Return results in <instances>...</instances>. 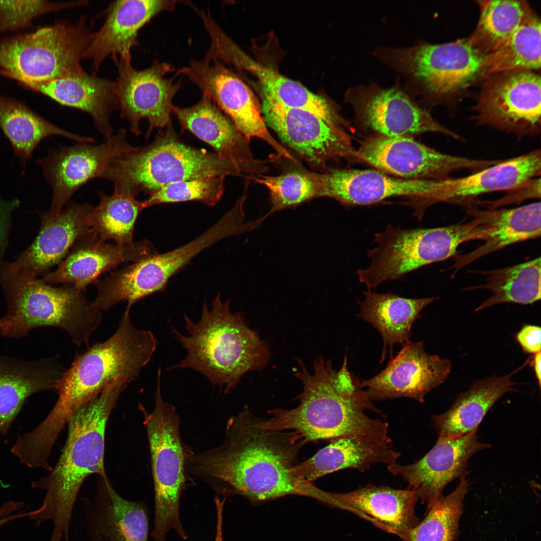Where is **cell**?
<instances>
[{"mask_svg": "<svg viewBox=\"0 0 541 541\" xmlns=\"http://www.w3.org/2000/svg\"><path fill=\"white\" fill-rule=\"evenodd\" d=\"M256 421L247 408L229 418L223 442L193 452L186 462L187 474L222 492L232 491L254 500L294 493L316 495L318 489L292 471L305 441L295 431L262 429Z\"/></svg>", "mask_w": 541, "mask_h": 541, "instance_id": "cell-1", "label": "cell"}, {"mask_svg": "<svg viewBox=\"0 0 541 541\" xmlns=\"http://www.w3.org/2000/svg\"><path fill=\"white\" fill-rule=\"evenodd\" d=\"M297 361L300 369L295 370L294 374L303 385L298 396L299 405L292 409L269 410L272 417L257 420L258 427L273 431L292 430L306 442L358 437L391 444L388 423L366 414L365 410H369L383 415L368 397L361 381L348 370L346 355L338 371L333 369L330 360L326 361L322 356L315 361L313 374L301 360Z\"/></svg>", "mask_w": 541, "mask_h": 541, "instance_id": "cell-2", "label": "cell"}, {"mask_svg": "<svg viewBox=\"0 0 541 541\" xmlns=\"http://www.w3.org/2000/svg\"><path fill=\"white\" fill-rule=\"evenodd\" d=\"M117 380L80 407L68 424L67 439L61 455L48 475L32 482L33 489L46 491L41 506L28 518L36 526L53 525L49 541H70L75 503L83 484L91 475L108 479L105 469V435L107 421L127 386Z\"/></svg>", "mask_w": 541, "mask_h": 541, "instance_id": "cell-3", "label": "cell"}, {"mask_svg": "<svg viewBox=\"0 0 541 541\" xmlns=\"http://www.w3.org/2000/svg\"><path fill=\"white\" fill-rule=\"evenodd\" d=\"M126 309L115 332L107 340L77 353L57 381L56 403L38 425L41 434L55 441L72 415L97 397L109 384L121 380L134 381L149 362L158 341L149 331L137 329Z\"/></svg>", "mask_w": 541, "mask_h": 541, "instance_id": "cell-4", "label": "cell"}, {"mask_svg": "<svg viewBox=\"0 0 541 541\" xmlns=\"http://www.w3.org/2000/svg\"><path fill=\"white\" fill-rule=\"evenodd\" d=\"M230 300L223 302L218 293L209 308L206 302L197 322L184 315L188 336L171 327L187 355L170 367L197 371L213 386L228 393L243 375L263 368L270 358L268 345L246 323L242 313H232Z\"/></svg>", "mask_w": 541, "mask_h": 541, "instance_id": "cell-5", "label": "cell"}, {"mask_svg": "<svg viewBox=\"0 0 541 541\" xmlns=\"http://www.w3.org/2000/svg\"><path fill=\"white\" fill-rule=\"evenodd\" d=\"M0 285L8 308L0 318L2 336L18 339L35 328L54 327L65 330L77 346H89L102 314L87 300L85 290L24 277L12 271L4 260L0 262Z\"/></svg>", "mask_w": 541, "mask_h": 541, "instance_id": "cell-6", "label": "cell"}, {"mask_svg": "<svg viewBox=\"0 0 541 541\" xmlns=\"http://www.w3.org/2000/svg\"><path fill=\"white\" fill-rule=\"evenodd\" d=\"M163 129L150 144L133 146L110 163L102 178L112 182L115 191L136 196L179 181L219 176L246 178L234 163L183 143L171 122Z\"/></svg>", "mask_w": 541, "mask_h": 541, "instance_id": "cell-7", "label": "cell"}, {"mask_svg": "<svg viewBox=\"0 0 541 541\" xmlns=\"http://www.w3.org/2000/svg\"><path fill=\"white\" fill-rule=\"evenodd\" d=\"M463 223L433 228H405L388 224L374 235L376 245L368 251L370 265L358 270L359 281L367 290L401 280L424 266L454 256L466 241L482 240L486 229L476 217Z\"/></svg>", "mask_w": 541, "mask_h": 541, "instance_id": "cell-8", "label": "cell"}, {"mask_svg": "<svg viewBox=\"0 0 541 541\" xmlns=\"http://www.w3.org/2000/svg\"><path fill=\"white\" fill-rule=\"evenodd\" d=\"M372 53L397 72L404 89L422 102L437 101L469 86L482 74L486 56L468 38L440 44L420 41L404 47L381 46Z\"/></svg>", "mask_w": 541, "mask_h": 541, "instance_id": "cell-9", "label": "cell"}, {"mask_svg": "<svg viewBox=\"0 0 541 541\" xmlns=\"http://www.w3.org/2000/svg\"><path fill=\"white\" fill-rule=\"evenodd\" d=\"M91 33L84 17L0 40V75L27 88L85 72L81 61Z\"/></svg>", "mask_w": 541, "mask_h": 541, "instance_id": "cell-10", "label": "cell"}, {"mask_svg": "<svg viewBox=\"0 0 541 541\" xmlns=\"http://www.w3.org/2000/svg\"><path fill=\"white\" fill-rule=\"evenodd\" d=\"M161 379V370L158 369L153 410L148 412L139 405L147 431L154 488V525L151 536L153 541H165L167 532L174 529L186 539L179 505L186 480V462L193 451L182 441L176 408L163 399Z\"/></svg>", "mask_w": 541, "mask_h": 541, "instance_id": "cell-11", "label": "cell"}, {"mask_svg": "<svg viewBox=\"0 0 541 541\" xmlns=\"http://www.w3.org/2000/svg\"><path fill=\"white\" fill-rule=\"evenodd\" d=\"M243 204L237 200L217 222L190 242L163 253L157 252L98 280L96 304L106 311L126 301V308L130 309L137 301L163 290L171 277L204 249L223 239L249 231Z\"/></svg>", "mask_w": 541, "mask_h": 541, "instance_id": "cell-12", "label": "cell"}, {"mask_svg": "<svg viewBox=\"0 0 541 541\" xmlns=\"http://www.w3.org/2000/svg\"><path fill=\"white\" fill-rule=\"evenodd\" d=\"M345 100L353 109L356 124L369 135L413 137L434 132L462 140L409 94L398 77L389 87L370 81L349 88Z\"/></svg>", "mask_w": 541, "mask_h": 541, "instance_id": "cell-13", "label": "cell"}, {"mask_svg": "<svg viewBox=\"0 0 541 541\" xmlns=\"http://www.w3.org/2000/svg\"><path fill=\"white\" fill-rule=\"evenodd\" d=\"M396 177L440 180L456 171L477 172L498 162L438 151L411 137L369 135L355 149L352 158Z\"/></svg>", "mask_w": 541, "mask_h": 541, "instance_id": "cell-14", "label": "cell"}, {"mask_svg": "<svg viewBox=\"0 0 541 541\" xmlns=\"http://www.w3.org/2000/svg\"><path fill=\"white\" fill-rule=\"evenodd\" d=\"M484 85L473 121L520 138L540 133V77L534 71L495 74Z\"/></svg>", "mask_w": 541, "mask_h": 541, "instance_id": "cell-15", "label": "cell"}, {"mask_svg": "<svg viewBox=\"0 0 541 541\" xmlns=\"http://www.w3.org/2000/svg\"><path fill=\"white\" fill-rule=\"evenodd\" d=\"M112 57L118 68L115 86L120 116L127 120L136 136L142 133L140 121L146 119L148 139L154 129H163L171 122L173 99L181 86L180 81L176 80L179 75L176 72L174 77L166 78L175 69L165 62L156 60L150 67L138 70L131 64V55Z\"/></svg>", "mask_w": 541, "mask_h": 541, "instance_id": "cell-16", "label": "cell"}, {"mask_svg": "<svg viewBox=\"0 0 541 541\" xmlns=\"http://www.w3.org/2000/svg\"><path fill=\"white\" fill-rule=\"evenodd\" d=\"M209 96L247 140L260 139L269 145L280 157L295 161L293 156L270 134L261 106L248 86L224 64L217 61H192L177 71Z\"/></svg>", "mask_w": 541, "mask_h": 541, "instance_id": "cell-17", "label": "cell"}, {"mask_svg": "<svg viewBox=\"0 0 541 541\" xmlns=\"http://www.w3.org/2000/svg\"><path fill=\"white\" fill-rule=\"evenodd\" d=\"M261 111L266 125L312 166L323 168L330 161L352 158L355 149L349 126L332 125L307 111L264 98Z\"/></svg>", "mask_w": 541, "mask_h": 541, "instance_id": "cell-18", "label": "cell"}, {"mask_svg": "<svg viewBox=\"0 0 541 541\" xmlns=\"http://www.w3.org/2000/svg\"><path fill=\"white\" fill-rule=\"evenodd\" d=\"M133 147L126 129H121L99 145L79 143L50 150L37 162L52 188L49 211L59 215L80 187L92 179L102 178L112 161Z\"/></svg>", "mask_w": 541, "mask_h": 541, "instance_id": "cell-19", "label": "cell"}, {"mask_svg": "<svg viewBox=\"0 0 541 541\" xmlns=\"http://www.w3.org/2000/svg\"><path fill=\"white\" fill-rule=\"evenodd\" d=\"M320 197L333 198L347 207L369 206L387 198L406 197L414 215L423 217L429 206L433 180L408 179L375 169H337L314 172Z\"/></svg>", "mask_w": 541, "mask_h": 541, "instance_id": "cell-20", "label": "cell"}, {"mask_svg": "<svg viewBox=\"0 0 541 541\" xmlns=\"http://www.w3.org/2000/svg\"><path fill=\"white\" fill-rule=\"evenodd\" d=\"M451 368L448 359L427 353L422 342L409 341L383 371L361 381V386L371 401L407 397L422 403L445 381Z\"/></svg>", "mask_w": 541, "mask_h": 541, "instance_id": "cell-21", "label": "cell"}, {"mask_svg": "<svg viewBox=\"0 0 541 541\" xmlns=\"http://www.w3.org/2000/svg\"><path fill=\"white\" fill-rule=\"evenodd\" d=\"M476 432L456 438L439 437L433 448L417 461L408 465H388L394 476H400L427 507L442 494L451 481L466 477L467 463L477 452L490 447L481 442Z\"/></svg>", "mask_w": 541, "mask_h": 541, "instance_id": "cell-22", "label": "cell"}, {"mask_svg": "<svg viewBox=\"0 0 541 541\" xmlns=\"http://www.w3.org/2000/svg\"><path fill=\"white\" fill-rule=\"evenodd\" d=\"M89 203L68 204L58 215L40 212L41 227L32 244L12 262L10 269L26 277L44 276L58 265L76 241L90 230Z\"/></svg>", "mask_w": 541, "mask_h": 541, "instance_id": "cell-23", "label": "cell"}, {"mask_svg": "<svg viewBox=\"0 0 541 541\" xmlns=\"http://www.w3.org/2000/svg\"><path fill=\"white\" fill-rule=\"evenodd\" d=\"M148 240L120 245L99 238L91 229L79 238L56 269L42 279L50 285H71L85 290L102 274L126 261L133 262L156 253Z\"/></svg>", "mask_w": 541, "mask_h": 541, "instance_id": "cell-24", "label": "cell"}, {"mask_svg": "<svg viewBox=\"0 0 541 541\" xmlns=\"http://www.w3.org/2000/svg\"><path fill=\"white\" fill-rule=\"evenodd\" d=\"M182 132L187 130L211 146L215 153L241 168L248 179L267 169L266 162L256 159L248 140L208 96L202 94L195 105L187 108L173 106Z\"/></svg>", "mask_w": 541, "mask_h": 541, "instance_id": "cell-25", "label": "cell"}, {"mask_svg": "<svg viewBox=\"0 0 541 541\" xmlns=\"http://www.w3.org/2000/svg\"><path fill=\"white\" fill-rule=\"evenodd\" d=\"M101 479L95 497L82 500L89 540L148 541L149 516L144 503L124 498L108 479Z\"/></svg>", "mask_w": 541, "mask_h": 541, "instance_id": "cell-26", "label": "cell"}, {"mask_svg": "<svg viewBox=\"0 0 541 541\" xmlns=\"http://www.w3.org/2000/svg\"><path fill=\"white\" fill-rule=\"evenodd\" d=\"M402 540L419 521L415 492L368 484L346 493H326L325 499Z\"/></svg>", "mask_w": 541, "mask_h": 541, "instance_id": "cell-27", "label": "cell"}, {"mask_svg": "<svg viewBox=\"0 0 541 541\" xmlns=\"http://www.w3.org/2000/svg\"><path fill=\"white\" fill-rule=\"evenodd\" d=\"M178 1L172 0H122L112 3L104 24L92 33L85 58L92 61L97 70L109 56L131 55L137 44L139 31L158 14L173 11Z\"/></svg>", "mask_w": 541, "mask_h": 541, "instance_id": "cell-28", "label": "cell"}, {"mask_svg": "<svg viewBox=\"0 0 541 541\" xmlns=\"http://www.w3.org/2000/svg\"><path fill=\"white\" fill-rule=\"evenodd\" d=\"M539 149L498 163L463 177L435 180L432 204L469 203L483 194L510 190L539 176Z\"/></svg>", "mask_w": 541, "mask_h": 541, "instance_id": "cell-29", "label": "cell"}, {"mask_svg": "<svg viewBox=\"0 0 541 541\" xmlns=\"http://www.w3.org/2000/svg\"><path fill=\"white\" fill-rule=\"evenodd\" d=\"M540 202L506 209H480L468 205L466 212L478 218L487 231L484 243L473 251L456 256L451 267L459 270L484 255L507 246L540 236Z\"/></svg>", "mask_w": 541, "mask_h": 541, "instance_id": "cell-30", "label": "cell"}, {"mask_svg": "<svg viewBox=\"0 0 541 541\" xmlns=\"http://www.w3.org/2000/svg\"><path fill=\"white\" fill-rule=\"evenodd\" d=\"M65 370L56 357L25 361L0 356V433L8 434L30 396L55 389Z\"/></svg>", "mask_w": 541, "mask_h": 541, "instance_id": "cell-31", "label": "cell"}, {"mask_svg": "<svg viewBox=\"0 0 541 541\" xmlns=\"http://www.w3.org/2000/svg\"><path fill=\"white\" fill-rule=\"evenodd\" d=\"M28 88L62 105L87 113L96 129L106 139L113 134L110 118L118 107L115 83L85 72L35 84Z\"/></svg>", "mask_w": 541, "mask_h": 541, "instance_id": "cell-32", "label": "cell"}, {"mask_svg": "<svg viewBox=\"0 0 541 541\" xmlns=\"http://www.w3.org/2000/svg\"><path fill=\"white\" fill-rule=\"evenodd\" d=\"M388 444L358 437L331 440L314 455L293 468L294 476L310 482L339 470L355 469L363 472L376 463H396L401 454Z\"/></svg>", "mask_w": 541, "mask_h": 541, "instance_id": "cell-33", "label": "cell"}, {"mask_svg": "<svg viewBox=\"0 0 541 541\" xmlns=\"http://www.w3.org/2000/svg\"><path fill=\"white\" fill-rule=\"evenodd\" d=\"M505 375L492 376L474 381L456 399L445 412L432 417L433 426L439 437H461L477 431L490 408L505 393L514 391L512 376L529 361Z\"/></svg>", "mask_w": 541, "mask_h": 541, "instance_id": "cell-34", "label": "cell"}, {"mask_svg": "<svg viewBox=\"0 0 541 541\" xmlns=\"http://www.w3.org/2000/svg\"><path fill=\"white\" fill-rule=\"evenodd\" d=\"M224 60L225 63L255 74L260 82L263 98L286 107L307 111L332 125L348 126L337 109L327 99L312 93L301 84L256 63L237 46L227 50Z\"/></svg>", "mask_w": 541, "mask_h": 541, "instance_id": "cell-35", "label": "cell"}, {"mask_svg": "<svg viewBox=\"0 0 541 541\" xmlns=\"http://www.w3.org/2000/svg\"><path fill=\"white\" fill-rule=\"evenodd\" d=\"M360 303L358 316L372 325L380 334L383 341L381 362L385 358L388 347L391 354L396 344L403 345L410 341L414 322L420 317L421 311L437 300V297L408 298L390 292L377 293L367 290Z\"/></svg>", "mask_w": 541, "mask_h": 541, "instance_id": "cell-36", "label": "cell"}, {"mask_svg": "<svg viewBox=\"0 0 541 541\" xmlns=\"http://www.w3.org/2000/svg\"><path fill=\"white\" fill-rule=\"evenodd\" d=\"M0 128L10 142L16 156L25 163L39 143L58 135L78 143H91V137L68 132L32 111L22 102L0 95Z\"/></svg>", "mask_w": 541, "mask_h": 541, "instance_id": "cell-37", "label": "cell"}, {"mask_svg": "<svg viewBox=\"0 0 541 541\" xmlns=\"http://www.w3.org/2000/svg\"><path fill=\"white\" fill-rule=\"evenodd\" d=\"M540 257L514 265L483 273L485 283L468 290L484 289L492 295L475 309L478 311L496 304L513 303L532 304L541 297Z\"/></svg>", "mask_w": 541, "mask_h": 541, "instance_id": "cell-38", "label": "cell"}, {"mask_svg": "<svg viewBox=\"0 0 541 541\" xmlns=\"http://www.w3.org/2000/svg\"><path fill=\"white\" fill-rule=\"evenodd\" d=\"M99 202L87 218L90 229L101 239L120 245H132L134 226L139 214L146 208L144 200L130 194L115 191L111 195L98 192Z\"/></svg>", "mask_w": 541, "mask_h": 541, "instance_id": "cell-39", "label": "cell"}, {"mask_svg": "<svg viewBox=\"0 0 541 541\" xmlns=\"http://www.w3.org/2000/svg\"><path fill=\"white\" fill-rule=\"evenodd\" d=\"M540 37V19L531 11L505 43L486 56L481 75L539 70Z\"/></svg>", "mask_w": 541, "mask_h": 541, "instance_id": "cell-40", "label": "cell"}, {"mask_svg": "<svg viewBox=\"0 0 541 541\" xmlns=\"http://www.w3.org/2000/svg\"><path fill=\"white\" fill-rule=\"evenodd\" d=\"M479 21L468 38L472 46L485 56L500 48L531 11L524 1H478Z\"/></svg>", "mask_w": 541, "mask_h": 541, "instance_id": "cell-41", "label": "cell"}, {"mask_svg": "<svg viewBox=\"0 0 541 541\" xmlns=\"http://www.w3.org/2000/svg\"><path fill=\"white\" fill-rule=\"evenodd\" d=\"M465 477L447 495L430 506L424 518L411 528L402 541H456L462 504L468 491Z\"/></svg>", "mask_w": 541, "mask_h": 541, "instance_id": "cell-42", "label": "cell"}, {"mask_svg": "<svg viewBox=\"0 0 541 541\" xmlns=\"http://www.w3.org/2000/svg\"><path fill=\"white\" fill-rule=\"evenodd\" d=\"M268 190L272 207L258 219L261 223L276 211L296 207L320 197L319 187L313 172L292 171L277 176L260 174L250 178Z\"/></svg>", "mask_w": 541, "mask_h": 541, "instance_id": "cell-43", "label": "cell"}, {"mask_svg": "<svg viewBox=\"0 0 541 541\" xmlns=\"http://www.w3.org/2000/svg\"><path fill=\"white\" fill-rule=\"evenodd\" d=\"M225 177L211 176L165 185L149 195L144 200L145 207L189 201H199L211 206L215 205L223 195Z\"/></svg>", "mask_w": 541, "mask_h": 541, "instance_id": "cell-44", "label": "cell"}, {"mask_svg": "<svg viewBox=\"0 0 541 541\" xmlns=\"http://www.w3.org/2000/svg\"><path fill=\"white\" fill-rule=\"evenodd\" d=\"M84 1L57 3L48 1H0V34L28 28L41 15L86 4Z\"/></svg>", "mask_w": 541, "mask_h": 541, "instance_id": "cell-45", "label": "cell"}, {"mask_svg": "<svg viewBox=\"0 0 541 541\" xmlns=\"http://www.w3.org/2000/svg\"><path fill=\"white\" fill-rule=\"evenodd\" d=\"M20 201L18 198L6 199L0 195V262L8 245L14 213Z\"/></svg>", "mask_w": 541, "mask_h": 541, "instance_id": "cell-46", "label": "cell"}, {"mask_svg": "<svg viewBox=\"0 0 541 541\" xmlns=\"http://www.w3.org/2000/svg\"><path fill=\"white\" fill-rule=\"evenodd\" d=\"M509 191L511 192L500 200L493 202H490L491 208H495L497 206L508 203L521 202L527 198H540V178L529 180Z\"/></svg>", "mask_w": 541, "mask_h": 541, "instance_id": "cell-47", "label": "cell"}, {"mask_svg": "<svg viewBox=\"0 0 541 541\" xmlns=\"http://www.w3.org/2000/svg\"><path fill=\"white\" fill-rule=\"evenodd\" d=\"M516 340L525 352L535 355L540 352L541 329L535 325H524L516 335Z\"/></svg>", "mask_w": 541, "mask_h": 541, "instance_id": "cell-48", "label": "cell"}, {"mask_svg": "<svg viewBox=\"0 0 541 541\" xmlns=\"http://www.w3.org/2000/svg\"><path fill=\"white\" fill-rule=\"evenodd\" d=\"M25 506L23 501L10 500L0 505V528L15 519L28 517L30 511L24 510L20 512Z\"/></svg>", "mask_w": 541, "mask_h": 541, "instance_id": "cell-49", "label": "cell"}, {"mask_svg": "<svg viewBox=\"0 0 541 541\" xmlns=\"http://www.w3.org/2000/svg\"><path fill=\"white\" fill-rule=\"evenodd\" d=\"M533 368L535 372V374L538 383V385L540 387L541 384V353L540 352L535 354L534 358L532 360Z\"/></svg>", "mask_w": 541, "mask_h": 541, "instance_id": "cell-50", "label": "cell"}]
</instances>
